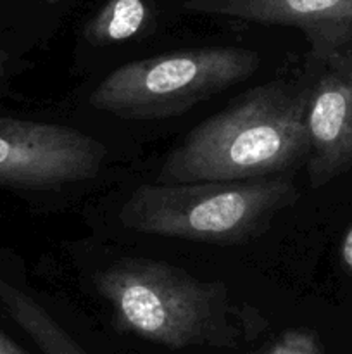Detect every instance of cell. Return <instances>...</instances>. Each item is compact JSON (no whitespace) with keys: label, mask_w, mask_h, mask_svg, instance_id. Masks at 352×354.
Segmentation results:
<instances>
[{"label":"cell","mask_w":352,"mask_h":354,"mask_svg":"<svg viewBox=\"0 0 352 354\" xmlns=\"http://www.w3.org/2000/svg\"><path fill=\"white\" fill-rule=\"evenodd\" d=\"M321 73L311 85L306 128L307 176L313 189L352 169V76L333 52L314 57Z\"/></svg>","instance_id":"8992f818"},{"label":"cell","mask_w":352,"mask_h":354,"mask_svg":"<svg viewBox=\"0 0 352 354\" xmlns=\"http://www.w3.org/2000/svg\"><path fill=\"white\" fill-rule=\"evenodd\" d=\"M326 52H333V54H337L338 59H340V61L344 62L345 68H347L349 75L352 76V40L347 41V44H344V45H338V47H335V48H330V50H326ZM326 52H324V54H326ZM316 57H320V55H316Z\"/></svg>","instance_id":"7c38bea8"},{"label":"cell","mask_w":352,"mask_h":354,"mask_svg":"<svg viewBox=\"0 0 352 354\" xmlns=\"http://www.w3.org/2000/svg\"><path fill=\"white\" fill-rule=\"evenodd\" d=\"M251 354H326L320 335L306 327L282 330Z\"/></svg>","instance_id":"30bf717a"},{"label":"cell","mask_w":352,"mask_h":354,"mask_svg":"<svg viewBox=\"0 0 352 354\" xmlns=\"http://www.w3.org/2000/svg\"><path fill=\"white\" fill-rule=\"evenodd\" d=\"M107 147L88 133L61 124L0 118V185L57 189L92 180Z\"/></svg>","instance_id":"5b68a950"},{"label":"cell","mask_w":352,"mask_h":354,"mask_svg":"<svg viewBox=\"0 0 352 354\" xmlns=\"http://www.w3.org/2000/svg\"><path fill=\"white\" fill-rule=\"evenodd\" d=\"M311 85L275 80L197 124L162 161L155 182H235L286 175L309 156Z\"/></svg>","instance_id":"7a4b0ae2"},{"label":"cell","mask_w":352,"mask_h":354,"mask_svg":"<svg viewBox=\"0 0 352 354\" xmlns=\"http://www.w3.org/2000/svg\"><path fill=\"white\" fill-rule=\"evenodd\" d=\"M0 306L35 342L41 354H88L69 332L38 303L0 277Z\"/></svg>","instance_id":"ba28073f"},{"label":"cell","mask_w":352,"mask_h":354,"mask_svg":"<svg viewBox=\"0 0 352 354\" xmlns=\"http://www.w3.org/2000/svg\"><path fill=\"white\" fill-rule=\"evenodd\" d=\"M150 9L145 0H107L86 23L85 38L93 45H114L138 37L147 28Z\"/></svg>","instance_id":"9c48e42d"},{"label":"cell","mask_w":352,"mask_h":354,"mask_svg":"<svg viewBox=\"0 0 352 354\" xmlns=\"http://www.w3.org/2000/svg\"><path fill=\"white\" fill-rule=\"evenodd\" d=\"M299 199L286 175L235 182L144 183L119 211L124 228L207 244H240L264 234Z\"/></svg>","instance_id":"3957f363"},{"label":"cell","mask_w":352,"mask_h":354,"mask_svg":"<svg viewBox=\"0 0 352 354\" xmlns=\"http://www.w3.org/2000/svg\"><path fill=\"white\" fill-rule=\"evenodd\" d=\"M340 261L344 265L345 272L352 277V225L345 232L344 239L340 244Z\"/></svg>","instance_id":"8fae6325"},{"label":"cell","mask_w":352,"mask_h":354,"mask_svg":"<svg viewBox=\"0 0 352 354\" xmlns=\"http://www.w3.org/2000/svg\"><path fill=\"white\" fill-rule=\"evenodd\" d=\"M0 354H28L21 346H17L12 339L0 330Z\"/></svg>","instance_id":"4fadbf2b"},{"label":"cell","mask_w":352,"mask_h":354,"mask_svg":"<svg viewBox=\"0 0 352 354\" xmlns=\"http://www.w3.org/2000/svg\"><path fill=\"white\" fill-rule=\"evenodd\" d=\"M259 68L261 55L244 47L171 50L121 64L93 88L88 104L121 120H168L244 83Z\"/></svg>","instance_id":"277c9868"},{"label":"cell","mask_w":352,"mask_h":354,"mask_svg":"<svg viewBox=\"0 0 352 354\" xmlns=\"http://www.w3.org/2000/svg\"><path fill=\"white\" fill-rule=\"evenodd\" d=\"M92 282L117 330L168 349H231L268 325L226 283L195 279L157 259H116L97 270Z\"/></svg>","instance_id":"6da1fadb"},{"label":"cell","mask_w":352,"mask_h":354,"mask_svg":"<svg viewBox=\"0 0 352 354\" xmlns=\"http://www.w3.org/2000/svg\"><path fill=\"white\" fill-rule=\"evenodd\" d=\"M183 10L304 31L313 57L352 40V0H183Z\"/></svg>","instance_id":"52a82bcc"},{"label":"cell","mask_w":352,"mask_h":354,"mask_svg":"<svg viewBox=\"0 0 352 354\" xmlns=\"http://www.w3.org/2000/svg\"><path fill=\"white\" fill-rule=\"evenodd\" d=\"M47 2L48 3H59V2H61V0H47Z\"/></svg>","instance_id":"9a60e30c"},{"label":"cell","mask_w":352,"mask_h":354,"mask_svg":"<svg viewBox=\"0 0 352 354\" xmlns=\"http://www.w3.org/2000/svg\"><path fill=\"white\" fill-rule=\"evenodd\" d=\"M9 62H10L9 54H7L6 50H2V48H0V75H2V73L6 71L7 66H9Z\"/></svg>","instance_id":"5bb4252c"}]
</instances>
